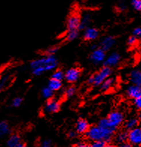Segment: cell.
<instances>
[{
	"label": "cell",
	"instance_id": "6da1fadb",
	"mask_svg": "<svg viewBox=\"0 0 141 147\" xmlns=\"http://www.w3.org/2000/svg\"><path fill=\"white\" fill-rule=\"evenodd\" d=\"M58 65V61L53 55H50L33 60L30 63V68L32 74L36 76L42 74L45 71H50L55 69Z\"/></svg>",
	"mask_w": 141,
	"mask_h": 147
},
{
	"label": "cell",
	"instance_id": "7a4b0ae2",
	"mask_svg": "<svg viewBox=\"0 0 141 147\" xmlns=\"http://www.w3.org/2000/svg\"><path fill=\"white\" fill-rule=\"evenodd\" d=\"M111 72L112 71H111L110 67L105 66L98 72H97L94 75L92 76L91 78H89V79L88 80V83L94 86L101 85L105 80L110 77Z\"/></svg>",
	"mask_w": 141,
	"mask_h": 147
},
{
	"label": "cell",
	"instance_id": "3957f363",
	"mask_svg": "<svg viewBox=\"0 0 141 147\" xmlns=\"http://www.w3.org/2000/svg\"><path fill=\"white\" fill-rule=\"evenodd\" d=\"M98 126L101 128V130L102 131L103 133L105 134V136H106L107 142V143L110 142L113 134V133L116 131V128H115L114 126H113L112 125L110 124L107 119H101L99 121Z\"/></svg>",
	"mask_w": 141,
	"mask_h": 147
},
{
	"label": "cell",
	"instance_id": "277c9868",
	"mask_svg": "<svg viewBox=\"0 0 141 147\" xmlns=\"http://www.w3.org/2000/svg\"><path fill=\"white\" fill-rule=\"evenodd\" d=\"M86 137L89 138L92 141H95V140H104L106 143L107 138L106 136L103 131L101 130L98 126H92L88 129L86 132Z\"/></svg>",
	"mask_w": 141,
	"mask_h": 147
},
{
	"label": "cell",
	"instance_id": "5b68a950",
	"mask_svg": "<svg viewBox=\"0 0 141 147\" xmlns=\"http://www.w3.org/2000/svg\"><path fill=\"white\" fill-rule=\"evenodd\" d=\"M128 140L131 144L139 146L141 145V128H136L130 130L128 134Z\"/></svg>",
	"mask_w": 141,
	"mask_h": 147
},
{
	"label": "cell",
	"instance_id": "8992f818",
	"mask_svg": "<svg viewBox=\"0 0 141 147\" xmlns=\"http://www.w3.org/2000/svg\"><path fill=\"white\" fill-rule=\"evenodd\" d=\"M107 119L113 126H114L115 128H117L123 122L124 116L122 113L119 111H113L109 114Z\"/></svg>",
	"mask_w": 141,
	"mask_h": 147
},
{
	"label": "cell",
	"instance_id": "52a82bcc",
	"mask_svg": "<svg viewBox=\"0 0 141 147\" xmlns=\"http://www.w3.org/2000/svg\"><path fill=\"white\" fill-rule=\"evenodd\" d=\"M105 51L102 48L95 49L90 56V59L95 65H98L105 61Z\"/></svg>",
	"mask_w": 141,
	"mask_h": 147
},
{
	"label": "cell",
	"instance_id": "ba28073f",
	"mask_svg": "<svg viewBox=\"0 0 141 147\" xmlns=\"http://www.w3.org/2000/svg\"><path fill=\"white\" fill-rule=\"evenodd\" d=\"M80 76V71L78 68H70L65 74V80L69 83H74L78 81Z\"/></svg>",
	"mask_w": 141,
	"mask_h": 147
},
{
	"label": "cell",
	"instance_id": "9c48e42d",
	"mask_svg": "<svg viewBox=\"0 0 141 147\" xmlns=\"http://www.w3.org/2000/svg\"><path fill=\"white\" fill-rule=\"evenodd\" d=\"M59 108L60 105L57 100H56V99H50L47 102L44 110H45V113H53L59 111Z\"/></svg>",
	"mask_w": 141,
	"mask_h": 147
},
{
	"label": "cell",
	"instance_id": "30bf717a",
	"mask_svg": "<svg viewBox=\"0 0 141 147\" xmlns=\"http://www.w3.org/2000/svg\"><path fill=\"white\" fill-rule=\"evenodd\" d=\"M80 25V19L78 16L72 15L68 19L67 21V26L68 30H74V29H79Z\"/></svg>",
	"mask_w": 141,
	"mask_h": 147
},
{
	"label": "cell",
	"instance_id": "8fae6325",
	"mask_svg": "<svg viewBox=\"0 0 141 147\" xmlns=\"http://www.w3.org/2000/svg\"><path fill=\"white\" fill-rule=\"evenodd\" d=\"M120 60V56L118 53H113L112 54L107 57L106 60L105 61V65L108 66V67H113L118 64Z\"/></svg>",
	"mask_w": 141,
	"mask_h": 147
},
{
	"label": "cell",
	"instance_id": "7c38bea8",
	"mask_svg": "<svg viewBox=\"0 0 141 147\" xmlns=\"http://www.w3.org/2000/svg\"><path fill=\"white\" fill-rule=\"evenodd\" d=\"M89 128V123L86 119H80L76 124V131L79 134H85Z\"/></svg>",
	"mask_w": 141,
	"mask_h": 147
},
{
	"label": "cell",
	"instance_id": "4fadbf2b",
	"mask_svg": "<svg viewBox=\"0 0 141 147\" xmlns=\"http://www.w3.org/2000/svg\"><path fill=\"white\" fill-rule=\"evenodd\" d=\"M127 94L130 98H136L141 95V88L135 84L130 86L127 89Z\"/></svg>",
	"mask_w": 141,
	"mask_h": 147
},
{
	"label": "cell",
	"instance_id": "5bb4252c",
	"mask_svg": "<svg viewBox=\"0 0 141 147\" xmlns=\"http://www.w3.org/2000/svg\"><path fill=\"white\" fill-rule=\"evenodd\" d=\"M98 35V31L95 28H86L84 32V38L87 41H92L97 38Z\"/></svg>",
	"mask_w": 141,
	"mask_h": 147
},
{
	"label": "cell",
	"instance_id": "9a60e30c",
	"mask_svg": "<svg viewBox=\"0 0 141 147\" xmlns=\"http://www.w3.org/2000/svg\"><path fill=\"white\" fill-rule=\"evenodd\" d=\"M20 138L18 134H11L6 141V146L8 147H18V144L20 143Z\"/></svg>",
	"mask_w": 141,
	"mask_h": 147
},
{
	"label": "cell",
	"instance_id": "2e32d148",
	"mask_svg": "<svg viewBox=\"0 0 141 147\" xmlns=\"http://www.w3.org/2000/svg\"><path fill=\"white\" fill-rule=\"evenodd\" d=\"M11 132V128L8 123L5 121L0 122V138H5Z\"/></svg>",
	"mask_w": 141,
	"mask_h": 147
},
{
	"label": "cell",
	"instance_id": "e0dca14e",
	"mask_svg": "<svg viewBox=\"0 0 141 147\" xmlns=\"http://www.w3.org/2000/svg\"><path fill=\"white\" fill-rule=\"evenodd\" d=\"M114 41L113 38L112 37H107L103 39V41H101V48L105 51H109L111 47L114 45Z\"/></svg>",
	"mask_w": 141,
	"mask_h": 147
},
{
	"label": "cell",
	"instance_id": "ac0fdd59",
	"mask_svg": "<svg viewBox=\"0 0 141 147\" xmlns=\"http://www.w3.org/2000/svg\"><path fill=\"white\" fill-rule=\"evenodd\" d=\"M131 81L141 88V71H133L131 73Z\"/></svg>",
	"mask_w": 141,
	"mask_h": 147
},
{
	"label": "cell",
	"instance_id": "d6986e66",
	"mask_svg": "<svg viewBox=\"0 0 141 147\" xmlns=\"http://www.w3.org/2000/svg\"><path fill=\"white\" fill-rule=\"evenodd\" d=\"M47 86L52 89L53 91H57L62 87V83H61V80H58L53 79L52 78L49 81Z\"/></svg>",
	"mask_w": 141,
	"mask_h": 147
},
{
	"label": "cell",
	"instance_id": "ffe728a7",
	"mask_svg": "<svg viewBox=\"0 0 141 147\" xmlns=\"http://www.w3.org/2000/svg\"><path fill=\"white\" fill-rule=\"evenodd\" d=\"M113 82L114 80L113 78H107L101 84V89L102 91H107V90H109L113 86Z\"/></svg>",
	"mask_w": 141,
	"mask_h": 147
},
{
	"label": "cell",
	"instance_id": "44dd1931",
	"mask_svg": "<svg viewBox=\"0 0 141 147\" xmlns=\"http://www.w3.org/2000/svg\"><path fill=\"white\" fill-rule=\"evenodd\" d=\"M10 80H11V77L9 74H5L0 80V92L3 91L8 86Z\"/></svg>",
	"mask_w": 141,
	"mask_h": 147
},
{
	"label": "cell",
	"instance_id": "7402d4cb",
	"mask_svg": "<svg viewBox=\"0 0 141 147\" xmlns=\"http://www.w3.org/2000/svg\"><path fill=\"white\" fill-rule=\"evenodd\" d=\"M79 32H78V29H74V30H68L67 35H66V38L69 41H74L76 38H78Z\"/></svg>",
	"mask_w": 141,
	"mask_h": 147
},
{
	"label": "cell",
	"instance_id": "603a6c76",
	"mask_svg": "<svg viewBox=\"0 0 141 147\" xmlns=\"http://www.w3.org/2000/svg\"><path fill=\"white\" fill-rule=\"evenodd\" d=\"M89 21H90V15L89 14H86L83 16V20H80V25L79 29H85L87 25H89Z\"/></svg>",
	"mask_w": 141,
	"mask_h": 147
},
{
	"label": "cell",
	"instance_id": "cb8c5ba5",
	"mask_svg": "<svg viewBox=\"0 0 141 147\" xmlns=\"http://www.w3.org/2000/svg\"><path fill=\"white\" fill-rule=\"evenodd\" d=\"M137 120L136 119H131L128 120L125 123V128L128 130H132L133 128H136L137 125Z\"/></svg>",
	"mask_w": 141,
	"mask_h": 147
},
{
	"label": "cell",
	"instance_id": "d4e9b609",
	"mask_svg": "<svg viewBox=\"0 0 141 147\" xmlns=\"http://www.w3.org/2000/svg\"><path fill=\"white\" fill-rule=\"evenodd\" d=\"M41 94H42V96L44 97L45 98L48 99L50 98L53 96V91L50 88H49L48 86H47V87H45L42 89Z\"/></svg>",
	"mask_w": 141,
	"mask_h": 147
},
{
	"label": "cell",
	"instance_id": "484cf974",
	"mask_svg": "<svg viewBox=\"0 0 141 147\" xmlns=\"http://www.w3.org/2000/svg\"><path fill=\"white\" fill-rule=\"evenodd\" d=\"M65 78V74L63 71H60V70H57L53 74L52 78L53 79L58 80H62L63 78Z\"/></svg>",
	"mask_w": 141,
	"mask_h": 147
},
{
	"label": "cell",
	"instance_id": "4316f807",
	"mask_svg": "<svg viewBox=\"0 0 141 147\" xmlns=\"http://www.w3.org/2000/svg\"><path fill=\"white\" fill-rule=\"evenodd\" d=\"M128 140V134L125 132H122L119 133L116 137V141L119 143H125Z\"/></svg>",
	"mask_w": 141,
	"mask_h": 147
},
{
	"label": "cell",
	"instance_id": "83f0119b",
	"mask_svg": "<svg viewBox=\"0 0 141 147\" xmlns=\"http://www.w3.org/2000/svg\"><path fill=\"white\" fill-rule=\"evenodd\" d=\"M106 142L104 140H95L92 143V147H104L106 146Z\"/></svg>",
	"mask_w": 141,
	"mask_h": 147
},
{
	"label": "cell",
	"instance_id": "f1b7e54d",
	"mask_svg": "<svg viewBox=\"0 0 141 147\" xmlns=\"http://www.w3.org/2000/svg\"><path fill=\"white\" fill-rule=\"evenodd\" d=\"M22 101H23V99H22L21 98L17 97V98H15L12 101V107H18L20 106V105L22 104Z\"/></svg>",
	"mask_w": 141,
	"mask_h": 147
},
{
	"label": "cell",
	"instance_id": "f546056e",
	"mask_svg": "<svg viewBox=\"0 0 141 147\" xmlns=\"http://www.w3.org/2000/svg\"><path fill=\"white\" fill-rule=\"evenodd\" d=\"M132 5L134 9L141 11V0H132Z\"/></svg>",
	"mask_w": 141,
	"mask_h": 147
},
{
	"label": "cell",
	"instance_id": "4dcf8cb0",
	"mask_svg": "<svg viewBox=\"0 0 141 147\" xmlns=\"http://www.w3.org/2000/svg\"><path fill=\"white\" fill-rule=\"evenodd\" d=\"M74 93H75V88L71 86V87L68 88V89H66L65 96L67 98H71V97H72L74 95Z\"/></svg>",
	"mask_w": 141,
	"mask_h": 147
},
{
	"label": "cell",
	"instance_id": "1f68e13d",
	"mask_svg": "<svg viewBox=\"0 0 141 147\" xmlns=\"http://www.w3.org/2000/svg\"><path fill=\"white\" fill-rule=\"evenodd\" d=\"M134 105H135V107L137 109L141 110V95L139 97H137V98H134Z\"/></svg>",
	"mask_w": 141,
	"mask_h": 147
},
{
	"label": "cell",
	"instance_id": "d6a6232c",
	"mask_svg": "<svg viewBox=\"0 0 141 147\" xmlns=\"http://www.w3.org/2000/svg\"><path fill=\"white\" fill-rule=\"evenodd\" d=\"M137 42V38H136L135 36H132V37H130L128 40V44L131 46L132 45H134Z\"/></svg>",
	"mask_w": 141,
	"mask_h": 147
},
{
	"label": "cell",
	"instance_id": "836d02e7",
	"mask_svg": "<svg viewBox=\"0 0 141 147\" xmlns=\"http://www.w3.org/2000/svg\"><path fill=\"white\" fill-rule=\"evenodd\" d=\"M41 146L42 147H50L51 146V141L49 140H45L41 143Z\"/></svg>",
	"mask_w": 141,
	"mask_h": 147
},
{
	"label": "cell",
	"instance_id": "e575fe53",
	"mask_svg": "<svg viewBox=\"0 0 141 147\" xmlns=\"http://www.w3.org/2000/svg\"><path fill=\"white\" fill-rule=\"evenodd\" d=\"M134 35L135 37L141 38V28H136L134 30Z\"/></svg>",
	"mask_w": 141,
	"mask_h": 147
},
{
	"label": "cell",
	"instance_id": "d590c367",
	"mask_svg": "<svg viewBox=\"0 0 141 147\" xmlns=\"http://www.w3.org/2000/svg\"><path fill=\"white\" fill-rule=\"evenodd\" d=\"M56 51H57V49H56V47H53V48L49 49L48 51H47V53H48V54H50V55H53L56 52Z\"/></svg>",
	"mask_w": 141,
	"mask_h": 147
},
{
	"label": "cell",
	"instance_id": "8d00e7d4",
	"mask_svg": "<svg viewBox=\"0 0 141 147\" xmlns=\"http://www.w3.org/2000/svg\"><path fill=\"white\" fill-rule=\"evenodd\" d=\"M77 146H78V147H86L87 145L85 143H83V142H80V143H77Z\"/></svg>",
	"mask_w": 141,
	"mask_h": 147
},
{
	"label": "cell",
	"instance_id": "74e56055",
	"mask_svg": "<svg viewBox=\"0 0 141 147\" xmlns=\"http://www.w3.org/2000/svg\"><path fill=\"white\" fill-rule=\"evenodd\" d=\"M68 137L71 138H74L76 137V133L74 131H70L68 133Z\"/></svg>",
	"mask_w": 141,
	"mask_h": 147
},
{
	"label": "cell",
	"instance_id": "f35d334b",
	"mask_svg": "<svg viewBox=\"0 0 141 147\" xmlns=\"http://www.w3.org/2000/svg\"><path fill=\"white\" fill-rule=\"evenodd\" d=\"M122 146H123V147H130V146H131V145H130L129 143H126L125 142V143H122Z\"/></svg>",
	"mask_w": 141,
	"mask_h": 147
},
{
	"label": "cell",
	"instance_id": "ab89813d",
	"mask_svg": "<svg viewBox=\"0 0 141 147\" xmlns=\"http://www.w3.org/2000/svg\"><path fill=\"white\" fill-rule=\"evenodd\" d=\"M23 146H24V144H23L22 142H20V143L18 146V147H23Z\"/></svg>",
	"mask_w": 141,
	"mask_h": 147
},
{
	"label": "cell",
	"instance_id": "60d3db41",
	"mask_svg": "<svg viewBox=\"0 0 141 147\" xmlns=\"http://www.w3.org/2000/svg\"><path fill=\"white\" fill-rule=\"evenodd\" d=\"M139 119L141 120V112L140 113V114H139Z\"/></svg>",
	"mask_w": 141,
	"mask_h": 147
},
{
	"label": "cell",
	"instance_id": "b9f144b4",
	"mask_svg": "<svg viewBox=\"0 0 141 147\" xmlns=\"http://www.w3.org/2000/svg\"><path fill=\"white\" fill-rule=\"evenodd\" d=\"M0 73H1V69H0Z\"/></svg>",
	"mask_w": 141,
	"mask_h": 147
}]
</instances>
